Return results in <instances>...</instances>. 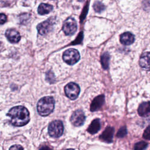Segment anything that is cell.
<instances>
[{
  "label": "cell",
  "instance_id": "cell-7",
  "mask_svg": "<svg viewBox=\"0 0 150 150\" xmlns=\"http://www.w3.org/2000/svg\"><path fill=\"white\" fill-rule=\"evenodd\" d=\"M54 25V20L52 18L40 23L37 26L38 33L41 35H46L52 30Z\"/></svg>",
  "mask_w": 150,
  "mask_h": 150
},
{
  "label": "cell",
  "instance_id": "cell-11",
  "mask_svg": "<svg viewBox=\"0 0 150 150\" xmlns=\"http://www.w3.org/2000/svg\"><path fill=\"white\" fill-rule=\"evenodd\" d=\"M104 103V96L100 95L96 97L92 101L90 105L91 111H96L98 110L103 105Z\"/></svg>",
  "mask_w": 150,
  "mask_h": 150
},
{
  "label": "cell",
  "instance_id": "cell-25",
  "mask_svg": "<svg viewBox=\"0 0 150 150\" xmlns=\"http://www.w3.org/2000/svg\"><path fill=\"white\" fill-rule=\"evenodd\" d=\"M66 150H74V149H71H71H66Z\"/></svg>",
  "mask_w": 150,
  "mask_h": 150
},
{
  "label": "cell",
  "instance_id": "cell-23",
  "mask_svg": "<svg viewBox=\"0 0 150 150\" xmlns=\"http://www.w3.org/2000/svg\"><path fill=\"white\" fill-rule=\"evenodd\" d=\"M9 150H23V148L21 145H14L11 146Z\"/></svg>",
  "mask_w": 150,
  "mask_h": 150
},
{
  "label": "cell",
  "instance_id": "cell-12",
  "mask_svg": "<svg viewBox=\"0 0 150 150\" xmlns=\"http://www.w3.org/2000/svg\"><path fill=\"white\" fill-rule=\"evenodd\" d=\"M135 37L131 32H124L120 36V42L122 45H130L134 43Z\"/></svg>",
  "mask_w": 150,
  "mask_h": 150
},
{
  "label": "cell",
  "instance_id": "cell-24",
  "mask_svg": "<svg viewBox=\"0 0 150 150\" xmlns=\"http://www.w3.org/2000/svg\"><path fill=\"white\" fill-rule=\"evenodd\" d=\"M39 150H51L49 146H43L41 148L39 149Z\"/></svg>",
  "mask_w": 150,
  "mask_h": 150
},
{
  "label": "cell",
  "instance_id": "cell-5",
  "mask_svg": "<svg viewBox=\"0 0 150 150\" xmlns=\"http://www.w3.org/2000/svg\"><path fill=\"white\" fill-rule=\"evenodd\" d=\"M80 91L79 86L73 82L68 83L64 87L65 94L70 100L76 99L80 94Z\"/></svg>",
  "mask_w": 150,
  "mask_h": 150
},
{
  "label": "cell",
  "instance_id": "cell-20",
  "mask_svg": "<svg viewBox=\"0 0 150 150\" xmlns=\"http://www.w3.org/2000/svg\"><path fill=\"white\" fill-rule=\"evenodd\" d=\"M127 134V128L125 126H124L120 128V129L118 130L117 134V136L118 138H122V137H124Z\"/></svg>",
  "mask_w": 150,
  "mask_h": 150
},
{
  "label": "cell",
  "instance_id": "cell-8",
  "mask_svg": "<svg viewBox=\"0 0 150 150\" xmlns=\"http://www.w3.org/2000/svg\"><path fill=\"white\" fill-rule=\"evenodd\" d=\"M86 117L84 112L81 110H76L70 117V122L76 127L81 126L85 121Z\"/></svg>",
  "mask_w": 150,
  "mask_h": 150
},
{
  "label": "cell",
  "instance_id": "cell-19",
  "mask_svg": "<svg viewBox=\"0 0 150 150\" xmlns=\"http://www.w3.org/2000/svg\"><path fill=\"white\" fill-rule=\"evenodd\" d=\"M93 8H94V11L97 12H101L103 11L105 9L104 5L100 2H95V4L93 5Z\"/></svg>",
  "mask_w": 150,
  "mask_h": 150
},
{
  "label": "cell",
  "instance_id": "cell-14",
  "mask_svg": "<svg viewBox=\"0 0 150 150\" xmlns=\"http://www.w3.org/2000/svg\"><path fill=\"white\" fill-rule=\"evenodd\" d=\"M139 65L141 67L149 70V53L148 52L143 53L139 60Z\"/></svg>",
  "mask_w": 150,
  "mask_h": 150
},
{
  "label": "cell",
  "instance_id": "cell-9",
  "mask_svg": "<svg viewBox=\"0 0 150 150\" xmlns=\"http://www.w3.org/2000/svg\"><path fill=\"white\" fill-rule=\"evenodd\" d=\"M114 132V128L111 127H107L103 131V132L100 135L99 138L101 141L103 142L107 143H111L112 141Z\"/></svg>",
  "mask_w": 150,
  "mask_h": 150
},
{
  "label": "cell",
  "instance_id": "cell-4",
  "mask_svg": "<svg viewBox=\"0 0 150 150\" xmlns=\"http://www.w3.org/2000/svg\"><path fill=\"white\" fill-rule=\"evenodd\" d=\"M80 53L79 51L74 49L66 50L63 54V60L69 65H73L80 59Z\"/></svg>",
  "mask_w": 150,
  "mask_h": 150
},
{
  "label": "cell",
  "instance_id": "cell-22",
  "mask_svg": "<svg viewBox=\"0 0 150 150\" xmlns=\"http://www.w3.org/2000/svg\"><path fill=\"white\" fill-rule=\"evenodd\" d=\"M7 17L4 13H0V25H2L6 22Z\"/></svg>",
  "mask_w": 150,
  "mask_h": 150
},
{
  "label": "cell",
  "instance_id": "cell-2",
  "mask_svg": "<svg viewBox=\"0 0 150 150\" xmlns=\"http://www.w3.org/2000/svg\"><path fill=\"white\" fill-rule=\"evenodd\" d=\"M55 101L53 97L46 96L40 98L37 104V111L41 116H47L53 112Z\"/></svg>",
  "mask_w": 150,
  "mask_h": 150
},
{
  "label": "cell",
  "instance_id": "cell-17",
  "mask_svg": "<svg viewBox=\"0 0 150 150\" xmlns=\"http://www.w3.org/2000/svg\"><path fill=\"white\" fill-rule=\"evenodd\" d=\"M110 56L107 52L103 53L101 57V62L102 66L104 69H107L108 67V62H109Z\"/></svg>",
  "mask_w": 150,
  "mask_h": 150
},
{
  "label": "cell",
  "instance_id": "cell-13",
  "mask_svg": "<svg viewBox=\"0 0 150 150\" xmlns=\"http://www.w3.org/2000/svg\"><path fill=\"white\" fill-rule=\"evenodd\" d=\"M101 128V122L99 119L94 120L87 128V131L91 134H96Z\"/></svg>",
  "mask_w": 150,
  "mask_h": 150
},
{
  "label": "cell",
  "instance_id": "cell-6",
  "mask_svg": "<svg viewBox=\"0 0 150 150\" xmlns=\"http://www.w3.org/2000/svg\"><path fill=\"white\" fill-rule=\"evenodd\" d=\"M77 29L76 20L73 18H67L64 22L62 29L66 35H73Z\"/></svg>",
  "mask_w": 150,
  "mask_h": 150
},
{
  "label": "cell",
  "instance_id": "cell-16",
  "mask_svg": "<svg viewBox=\"0 0 150 150\" xmlns=\"http://www.w3.org/2000/svg\"><path fill=\"white\" fill-rule=\"evenodd\" d=\"M53 9V6L48 4H45V3H42L39 5L38 9V13L43 15H46L47 13H49Z\"/></svg>",
  "mask_w": 150,
  "mask_h": 150
},
{
  "label": "cell",
  "instance_id": "cell-3",
  "mask_svg": "<svg viewBox=\"0 0 150 150\" xmlns=\"http://www.w3.org/2000/svg\"><path fill=\"white\" fill-rule=\"evenodd\" d=\"M64 131L63 122L60 120H54L50 122L48 127V132L50 137L59 138L62 135Z\"/></svg>",
  "mask_w": 150,
  "mask_h": 150
},
{
  "label": "cell",
  "instance_id": "cell-18",
  "mask_svg": "<svg viewBox=\"0 0 150 150\" xmlns=\"http://www.w3.org/2000/svg\"><path fill=\"white\" fill-rule=\"evenodd\" d=\"M148 143L145 141H139L135 144L134 150H145L148 146Z\"/></svg>",
  "mask_w": 150,
  "mask_h": 150
},
{
  "label": "cell",
  "instance_id": "cell-1",
  "mask_svg": "<svg viewBox=\"0 0 150 150\" xmlns=\"http://www.w3.org/2000/svg\"><path fill=\"white\" fill-rule=\"evenodd\" d=\"M7 115L10 118L11 123L16 127H22L27 124L30 120L29 111L22 105L11 108Z\"/></svg>",
  "mask_w": 150,
  "mask_h": 150
},
{
  "label": "cell",
  "instance_id": "cell-15",
  "mask_svg": "<svg viewBox=\"0 0 150 150\" xmlns=\"http://www.w3.org/2000/svg\"><path fill=\"white\" fill-rule=\"evenodd\" d=\"M138 114L141 117H146L149 113V101L143 103L139 105L138 109Z\"/></svg>",
  "mask_w": 150,
  "mask_h": 150
},
{
  "label": "cell",
  "instance_id": "cell-21",
  "mask_svg": "<svg viewBox=\"0 0 150 150\" xmlns=\"http://www.w3.org/2000/svg\"><path fill=\"white\" fill-rule=\"evenodd\" d=\"M149 126H148L146 129L145 130L144 134H143V137L147 140L149 139V137H150V133H149Z\"/></svg>",
  "mask_w": 150,
  "mask_h": 150
},
{
  "label": "cell",
  "instance_id": "cell-10",
  "mask_svg": "<svg viewBox=\"0 0 150 150\" xmlns=\"http://www.w3.org/2000/svg\"><path fill=\"white\" fill-rule=\"evenodd\" d=\"M5 36L8 40L12 43H16L21 39L20 33L14 29H7L5 32Z\"/></svg>",
  "mask_w": 150,
  "mask_h": 150
}]
</instances>
